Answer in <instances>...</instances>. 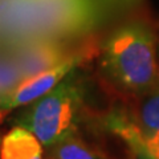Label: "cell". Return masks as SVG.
I'll list each match as a JSON object with an SVG mask.
<instances>
[{
  "label": "cell",
  "mask_w": 159,
  "mask_h": 159,
  "mask_svg": "<svg viewBox=\"0 0 159 159\" xmlns=\"http://www.w3.org/2000/svg\"><path fill=\"white\" fill-rule=\"evenodd\" d=\"M145 0H0V27L21 41L76 43L145 11Z\"/></svg>",
  "instance_id": "cell-1"
},
{
  "label": "cell",
  "mask_w": 159,
  "mask_h": 159,
  "mask_svg": "<svg viewBox=\"0 0 159 159\" xmlns=\"http://www.w3.org/2000/svg\"><path fill=\"white\" fill-rule=\"evenodd\" d=\"M158 56H159V37H158Z\"/></svg>",
  "instance_id": "cell-10"
},
{
  "label": "cell",
  "mask_w": 159,
  "mask_h": 159,
  "mask_svg": "<svg viewBox=\"0 0 159 159\" xmlns=\"http://www.w3.org/2000/svg\"><path fill=\"white\" fill-rule=\"evenodd\" d=\"M89 117V89L80 68H76L41 98L21 107L12 126L34 134L45 150L78 135Z\"/></svg>",
  "instance_id": "cell-3"
},
{
  "label": "cell",
  "mask_w": 159,
  "mask_h": 159,
  "mask_svg": "<svg viewBox=\"0 0 159 159\" xmlns=\"http://www.w3.org/2000/svg\"><path fill=\"white\" fill-rule=\"evenodd\" d=\"M48 155L51 159H113L80 135L70 137L48 148Z\"/></svg>",
  "instance_id": "cell-9"
},
{
  "label": "cell",
  "mask_w": 159,
  "mask_h": 159,
  "mask_svg": "<svg viewBox=\"0 0 159 159\" xmlns=\"http://www.w3.org/2000/svg\"><path fill=\"white\" fill-rule=\"evenodd\" d=\"M101 125L107 133L119 139L137 159H159V138L139 130L125 107L110 109L101 118Z\"/></svg>",
  "instance_id": "cell-6"
},
{
  "label": "cell",
  "mask_w": 159,
  "mask_h": 159,
  "mask_svg": "<svg viewBox=\"0 0 159 159\" xmlns=\"http://www.w3.org/2000/svg\"><path fill=\"white\" fill-rule=\"evenodd\" d=\"M86 45H89V43L81 48H73V43L47 39L21 41L16 60L17 73L21 80L43 73L58 65L60 62L73 56Z\"/></svg>",
  "instance_id": "cell-5"
},
{
  "label": "cell",
  "mask_w": 159,
  "mask_h": 159,
  "mask_svg": "<svg viewBox=\"0 0 159 159\" xmlns=\"http://www.w3.org/2000/svg\"><path fill=\"white\" fill-rule=\"evenodd\" d=\"M96 52V49H92L90 44H89L81 51L74 53L73 56L60 62L58 65L43 73L34 74L32 77L20 80L12 88L2 92L0 93V116L12 111L15 109H21L36 99L41 98L44 94L52 90L61 80L65 78L72 70L81 66Z\"/></svg>",
  "instance_id": "cell-4"
},
{
  "label": "cell",
  "mask_w": 159,
  "mask_h": 159,
  "mask_svg": "<svg viewBox=\"0 0 159 159\" xmlns=\"http://www.w3.org/2000/svg\"><path fill=\"white\" fill-rule=\"evenodd\" d=\"M0 142H2V135H0Z\"/></svg>",
  "instance_id": "cell-11"
},
{
  "label": "cell",
  "mask_w": 159,
  "mask_h": 159,
  "mask_svg": "<svg viewBox=\"0 0 159 159\" xmlns=\"http://www.w3.org/2000/svg\"><path fill=\"white\" fill-rule=\"evenodd\" d=\"M0 159H45V147L29 130L12 126L2 137Z\"/></svg>",
  "instance_id": "cell-8"
},
{
  "label": "cell",
  "mask_w": 159,
  "mask_h": 159,
  "mask_svg": "<svg viewBox=\"0 0 159 159\" xmlns=\"http://www.w3.org/2000/svg\"><path fill=\"white\" fill-rule=\"evenodd\" d=\"M97 54L102 77L127 101L159 84L158 34L146 11L109 28Z\"/></svg>",
  "instance_id": "cell-2"
},
{
  "label": "cell",
  "mask_w": 159,
  "mask_h": 159,
  "mask_svg": "<svg viewBox=\"0 0 159 159\" xmlns=\"http://www.w3.org/2000/svg\"><path fill=\"white\" fill-rule=\"evenodd\" d=\"M125 106L135 126L147 135L159 138V84L141 96L127 101Z\"/></svg>",
  "instance_id": "cell-7"
}]
</instances>
